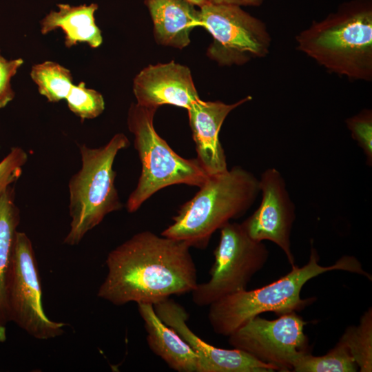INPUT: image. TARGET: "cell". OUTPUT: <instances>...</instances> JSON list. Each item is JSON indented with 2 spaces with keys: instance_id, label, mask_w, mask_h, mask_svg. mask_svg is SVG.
I'll return each instance as SVG.
<instances>
[{
  "instance_id": "9a60e30c",
  "label": "cell",
  "mask_w": 372,
  "mask_h": 372,
  "mask_svg": "<svg viewBox=\"0 0 372 372\" xmlns=\"http://www.w3.org/2000/svg\"><path fill=\"white\" fill-rule=\"evenodd\" d=\"M137 305L151 351L174 371L202 372L198 355L173 329L160 319L153 304L139 303Z\"/></svg>"
},
{
  "instance_id": "30bf717a",
  "label": "cell",
  "mask_w": 372,
  "mask_h": 372,
  "mask_svg": "<svg viewBox=\"0 0 372 372\" xmlns=\"http://www.w3.org/2000/svg\"><path fill=\"white\" fill-rule=\"evenodd\" d=\"M307 322L296 312L267 320L255 316L230 334L229 344L279 371H291L296 362L309 351L304 333Z\"/></svg>"
},
{
  "instance_id": "e0dca14e",
  "label": "cell",
  "mask_w": 372,
  "mask_h": 372,
  "mask_svg": "<svg viewBox=\"0 0 372 372\" xmlns=\"http://www.w3.org/2000/svg\"><path fill=\"white\" fill-rule=\"evenodd\" d=\"M57 7L58 11L51 10L41 20V32L43 34L59 28L64 33L67 48L79 43H86L92 48L101 45V31L96 25L94 18L98 4L92 3L72 6L59 3Z\"/></svg>"
},
{
  "instance_id": "52a82bcc",
  "label": "cell",
  "mask_w": 372,
  "mask_h": 372,
  "mask_svg": "<svg viewBox=\"0 0 372 372\" xmlns=\"http://www.w3.org/2000/svg\"><path fill=\"white\" fill-rule=\"evenodd\" d=\"M214 256L209 280L198 283L191 292L193 302L199 307L247 289L251 278L267 262L269 251L263 242L247 235L241 223L229 222L220 229Z\"/></svg>"
},
{
  "instance_id": "4316f807",
  "label": "cell",
  "mask_w": 372,
  "mask_h": 372,
  "mask_svg": "<svg viewBox=\"0 0 372 372\" xmlns=\"http://www.w3.org/2000/svg\"><path fill=\"white\" fill-rule=\"evenodd\" d=\"M192 3H194L195 6H198L199 8L203 6L204 4L207 3L206 0H188Z\"/></svg>"
},
{
  "instance_id": "ffe728a7",
  "label": "cell",
  "mask_w": 372,
  "mask_h": 372,
  "mask_svg": "<svg viewBox=\"0 0 372 372\" xmlns=\"http://www.w3.org/2000/svg\"><path fill=\"white\" fill-rule=\"evenodd\" d=\"M358 366L349 349L340 340L325 355L314 356L311 352L294 364L293 372H355Z\"/></svg>"
},
{
  "instance_id": "3957f363",
  "label": "cell",
  "mask_w": 372,
  "mask_h": 372,
  "mask_svg": "<svg viewBox=\"0 0 372 372\" xmlns=\"http://www.w3.org/2000/svg\"><path fill=\"white\" fill-rule=\"evenodd\" d=\"M319 261L320 256L311 242L309 259L303 267L293 265L289 273L267 285L234 293L211 304L208 320L214 332L228 337L248 320L264 312L272 311L281 316L302 310L316 298L302 299V288L310 279L327 271H347L371 280V276L354 256H343L327 267L320 265Z\"/></svg>"
},
{
  "instance_id": "d6986e66",
  "label": "cell",
  "mask_w": 372,
  "mask_h": 372,
  "mask_svg": "<svg viewBox=\"0 0 372 372\" xmlns=\"http://www.w3.org/2000/svg\"><path fill=\"white\" fill-rule=\"evenodd\" d=\"M30 76L37 84L40 94L51 103L65 99L73 85L70 70L53 61L34 65Z\"/></svg>"
},
{
  "instance_id": "5bb4252c",
  "label": "cell",
  "mask_w": 372,
  "mask_h": 372,
  "mask_svg": "<svg viewBox=\"0 0 372 372\" xmlns=\"http://www.w3.org/2000/svg\"><path fill=\"white\" fill-rule=\"evenodd\" d=\"M252 99L251 96L227 104L222 101H204L200 99L187 110L196 158L209 176L226 172L225 150L219 140V132L228 114L238 106Z\"/></svg>"
},
{
  "instance_id": "83f0119b",
  "label": "cell",
  "mask_w": 372,
  "mask_h": 372,
  "mask_svg": "<svg viewBox=\"0 0 372 372\" xmlns=\"http://www.w3.org/2000/svg\"><path fill=\"white\" fill-rule=\"evenodd\" d=\"M1 56H1V54H0V58H1Z\"/></svg>"
},
{
  "instance_id": "ba28073f",
  "label": "cell",
  "mask_w": 372,
  "mask_h": 372,
  "mask_svg": "<svg viewBox=\"0 0 372 372\" xmlns=\"http://www.w3.org/2000/svg\"><path fill=\"white\" fill-rule=\"evenodd\" d=\"M199 10L200 26L213 38L207 55L219 65H241L269 53L266 25L242 7L207 3Z\"/></svg>"
},
{
  "instance_id": "cb8c5ba5",
  "label": "cell",
  "mask_w": 372,
  "mask_h": 372,
  "mask_svg": "<svg viewBox=\"0 0 372 372\" xmlns=\"http://www.w3.org/2000/svg\"><path fill=\"white\" fill-rule=\"evenodd\" d=\"M27 161L25 151L20 147H14L0 162V197L20 177Z\"/></svg>"
},
{
  "instance_id": "d4e9b609",
  "label": "cell",
  "mask_w": 372,
  "mask_h": 372,
  "mask_svg": "<svg viewBox=\"0 0 372 372\" xmlns=\"http://www.w3.org/2000/svg\"><path fill=\"white\" fill-rule=\"evenodd\" d=\"M23 63L21 58L6 59L0 58V109L5 107L14 98L11 79L17 74Z\"/></svg>"
},
{
  "instance_id": "5b68a950",
  "label": "cell",
  "mask_w": 372,
  "mask_h": 372,
  "mask_svg": "<svg viewBox=\"0 0 372 372\" xmlns=\"http://www.w3.org/2000/svg\"><path fill=\"white\" fill-rule=\"evenodd\" d=\"M129 145L127 137L117 133L101 147L79 146L82 165L68 183L71 222L64 244L78 245L107 214L121 209L113 165L118 153Z\"/></svg>"
},
{
  "instance_id": "7c38bea8",
  "label": "cell",
  "mask_w": 372,
  "mask_h": 372,
  "mask_svg": "<svg viewBox=\"0 0 372 372\" xmlns=\"http://www.w3.org/2000/svg\"><path fill=\"white\" fill-rule=\"evenodd\" d=\"M157 316L173 329L200 358L202 372H272L277 369L237 349H225L203 340L189 327V313L169 298L153 305Z\"/></svg>"
},
{
  "instance_id": "277c9868",
  "label": "cell",
  "mask_w": 372,
  "mask_h": 372,
  "mask_svg": "<svg viewBox=\"0 0 372 372\" xmlns=\"http://www.w3.org/2000/svg\"><path fill=\"white\" fill-rule=\"evenodd\" d=\"M198 188L161 234L196 249H205L214 233L242 216L260 193L259 179L240 166L209 176Z\"/></svg>"
},
{
  "instance_id": "8fae6325",
  "label": "cell",
  "mask_w": 372,
  "mask_h": 372,
  "mask_svg": "<svg viewBox=\"0 0 372 372\" xmlns=\"http://www.w3.org/2000/svg\"><path fill=\"white\" fill-rule=\"evenodd\" d=\"M259 186L262 194L260 204L241 225L254 240H269L277 245L292 267L295 265V258L290 236L296 219V207L285 180L277 169L270 167L261 174Z\"/></svg>"
},
{
  "instance_id": "484cf974",
  "label": "cell",
  "mask_w": 372,
  "mask_h": 372,
  "mask_svg": "<svg viewBox=\"0 0 372 372\" xmlns=\"http://www.w3.org/2000/svg\"><path fill=\"white\" fill-rule=\"evenodd\" d=\"M213 4L231 5L237 6H260L265 0H206Z\"/></svg>"
},
{
  "instance_id": "ac0fdd59",
  "label": "cell",
  "mask_w": 372,
  "mask_h": 372,
  "mask_svg": "<svg viewBox=\"0 0 372 372\" xmlns=\"http://www.w3.org/2000/svg\"><path fill=\"white\" fill-rule=\"evenodd\" d=\"M20 213L14 203V192L9 187L0 197V329L8 322L6 287L12 264Z\"/></svg>"
},
{
  "instance_id": "8992f818",
  "label": "cell",
  "mask_w": 372,
  "mask_h": 372,
  "mask_svg": "<svg viewBox=\"0 0 372 372\" xmlns=\"http://www.w3.org/2000/svg\"><path fill=\"white\" fill-rule=\"evenodd\" d=\"M157 108L132 103L127 114V127L134 135V146L141 163L135 189L126 209L136 211L152 195L174 185L201 187L209 176L196 158H185L176 154L156 132L154 117Z\"/></svg>"
},
{
  "instance_id": "7402d4cb",
  "label": "cell",
  "mask_w": 372,
  "mask_h": 372,
  "mask_svg": "<svg viewBox=\"0 0 372 372\" xmlns=\"http://www.w3.org/2000/svg\"><path fill=\"white\" fill-rule=\"evenodd\" d=\"M65 100L70 110L82 121L95 118L105 110L102 94L95 90L87 88L83 82L73 84Z\"/></svg>"
},
{
  "instance_id": "603a6c76",
  "label": "cell",
  "mask_w": 372,
  "mask_h": 372,
  "mask_svg": "<svg viewBox=\"0 0 372 372\" xmlns=\"http://www.w3.org/2000/svg\"><path fill=\"white\" fill-rule=\"evenodd\" d=\"M352 138L362 149L368 165H372V112L364 109L345 120Z\"/></svg>"
},
{
  "instance_id": "4fadbf2b",
  "label": "cell",
  "mask_w": 372,
  "mask_h": 372,
  "mask_svg": "<svg viewBox=\"0 0 372 372\" xmlns=\"http://www.w3.org/2000/svg\"><path fill=\"white\" fill-rule=\"evenodd\" d=\"M136 103L158 108L172 105L188 110L200 99L189 68L174 61L149 65L135 76Z\"/></svg>"
},
{
  "instance_id": "2e32d148",
  "label": "cell",
  "mask_w": 372,
  "mask_h": 372,
  "mask_svg": "<svg viewBox=\"0 0 372 372\" xmlns=\"http://www.w3.org/2000/svg\"><path fill=\"white\" fill-rule=\"evenodd\" d=\"M153 22L156 41L183 49L190 43V33L200 26V10L188 0H145Z\"/></svg>"
},
{
  "instance_id": "7a4b0ae2",
  "label": "cell",
  "mask_w": 372,
  "mask_h": 372,
  "mask_svg": "<svg viewBox=\"0 0 372 372\" xmlns=\"http://www.w3.org/2000/svg\"><path fill=\"white\" fill-rule=\"evenodd\" d=\"M297 48L330 72L372 80V0H351L296 37Z\"/></svg>"
},
{
  "instance_id": "9c48e42d",
  "label": "cell",
  "mask_w": 372,
  "mask_h": 372,
  "mask_svg": "<svg viewBox=\"0 0 372 372\" xmlns=\"http://www.w3.org/2000/svg\"><path fill=\"white\" fill-rule=\"evenodd\" d=\"M6 306L8 322L36 339H52L64 333L66 324L51 320L43 311L32 244L25 233L18 231L6 287Z\"/></svg>"
},
{
  "instance_id": "6da1fadb",
  "label": "cell",
  "mask_w": 372,
  "mask_h": 372,
  "mask_svg": "<svg viewBox=\"0 0 372 372\" xmlns=\"http://www.w3.org/2000/svg\"><path fill=\"white\" fill-rule=\"evenodd\" d=\"M190 248L151 231L134 234L108 254L98 297L116 306L132 302L154 305L191 293L198 281Z\"/></svg>"
},
{
  "instance_id": "44dd1931",
  "label": "cell",
  "mask_w": 372,
  "mask_h": 372,
  "mask_svg": "<svg viewBox=\"0 0 372 372\" xmlns=\"http://www.w3.org/2000/svg\"><path fill=\"white\" fill-rule=\"evenodd\" d=\"M349 350L360 372L372 371V309L362 316L359 324L347 328L340 338Z\"/></svg>"
}]
</instances>
